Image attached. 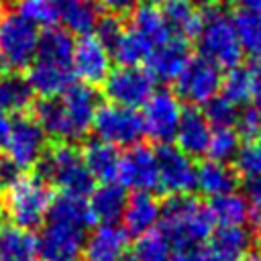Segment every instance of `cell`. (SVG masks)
I'll list each match as a JSON object with an SVG mask.
<instances>
[{"label":"cell","mask_w":261,"mask_h":261,"mask_svg":"<svg viewBox=\"0 0 261 261\" xmlns=\"http://www.w3.org/2000/svg\"><path fill=\"white\" fill-rule=\"evenodd\" d=\"M228 2H230V4H234L239 10L261 14V0H228Z\"/></svg>","instance_id":"46"},{"label":"cell","mask_w":261,"mask_h":261,"mask_svg":"<svg viewBox=\"0 0 261 261\" xmlns=\"http://www.w3.org/2000/svg\"><path fill=\"white\" fill-rule=\"evenodd\" d=\"M169 0H143V4H151V6H157V4H165Z\"/></svg>","instance_id":"51"},{"label":"cell","mask_w":261,"mask_h":261,"mask_svg":"<svg viewBox=\"0 0 261 261\" xmlns=\"http://www.w3.org/2000/svg\"><path fill=\"white\" fill-rule=\"evenodd\" d=\"M181 104L177 96L169 90H157L143 106V124L145 135L155 139L159 145H167L175 139L179 120H181Z\"/></svg>","instance_id":"11"},{"label":"cell","mask_w":261,"mask_h":261,"mask_svg":"<svg viewBox=\"0 0 261 261\" xmlns=\"http://www.w3.org/2000/svg\"><path fill=\"white\" fill-rule=\"evenodd\" d=\"M86 234L80 228L45 222L39 237V257L43 261H82Z\"/></svg>","instance_id":"15"},{"label":"cell","mask_w":261,"mask_h":261,"mask_svg":"<svg viewBox=\"0 0 261 261\" xmlns=\"http://www.w3.org/2000/svg\"><path fill=\"white\" fill-rule=\"evenodd\" d=\"M35 102V92L24 73H0V112L22 114Z\"/></svg>","instance_id":"29"},{"label":"cell","mask_w":261,"mask_h":261,"mask_svg":"<svg viewBox=\"0 0 261 261\" xmlns=\"http://www.w3.org/2000/svg\"><path fill=\"white\" fill-rule=\"evenodd\" d=\"M243 261H261V251H251Z\"/></svg>","instance_id":"50"},{"label":"cell","mask_w":261,"mask_h":261,"mask_svg":"<svg viewBox=\"0 0 261 261\" xmlns=\"http://www.w3.org/2000/svg\"><path fill=\"white\" fill-rule=\"evenodd\" d=\"M190 61V43L177 37H171L167 43L157 47L147 57V71L153 80L159 82H175V77L181 73L186 63Z\"/></svg>","instance_id":"20"},{"label":"cell","mask_w":261,"mask_h":261,"mask_svg":"<svg viewBox=\"0 0 261 261\" xmlns=\"http://www.w3.org/2000/svg\"><path fill=\"white\" fill-rule=\"evenodd\" d=\"M47 149V135L39 126V122L31 116V112L12 114V130L6 153L22 171L35 169L43 151Z\"/></svg>","instance_id":"10"},{"label":"cell","mask_w":261,"mask_h":261,"mask_svg":"<svg viewBox=\"0 0 261 261\" xmlns=\"http://www.w3.org/2000/svg\"><path fill=\"white\" fill-rule=\"evenodd\" d=\"M18 14L31 20L35 27H55L57 22V0H18Z\"/></svg>","instance_id":"37"},{"label":"cell","mask_w":261,"mask_h":261,"mask_svg":"<svg viewBox=\"0 0 261 261\" xmlns=\"http://www.w3.org/2000/svg\"><path fill=\"white\" fill-rule=\"evenodd\" d=\"M163 18L173 37L190 41L198 37L200 31V12L190 0H169L163 6Z\"/></svg>","instance_id":"30"},{"label":"cell","mask_w":261,"mask_h":261,"mask_svg":"<svg viewBox=\"0 0 261 261\" xmlns=\"http://www.w3.org/2000/svg\"><path fill=\"white\" fill-rule=\"evenodd\" d=\"M10 130H12V114H2L0 112V153H6L8 141H10Z\"/></svg>","instance_id":"45"},{"label":"cell","mask_w":261,"mask_h":261,"mask_svg":"<svg viewBox=\"0 0 261 261\" xmlns=\"http://www.w3.org/2000/svg\"><path fill=\"white\" fill-rule=\"evenodd\" d=\"M130 249V237L122 226L100 224L86 234L82 261H124Z\"/></svg>","instance_id":"16"},{"label":"cell","mask_w":261,"mask_h":261,"mask_svg":"<svg viewBox=\"0 0 261 261\" xmlns=\"http://www.w3.org/2000/svg\"><path fill=\"white\" fill-rule=\"evenodd\" d=\"M35 175L43 179L49 188L55 186L61 190V194L75 198H86L96 188L94 177L84 165L82 151L73 143L47 145L35 165Z\"/></svg>","instance_id":"2"},{"label":"cell","mask_w":261,"mask_h":261,"mask_svg":"<svg viewBox=\"0 0 261 261\" xmlns=\"http://www.w3.org/2000/svg\"><path fill=\"white\" fill-rule=\"evenodd\" d=\"M39 31L18 12L0 14V73H27L35 59Z\"/></svg>","instance_id":"5"},{"label":"cell","mask_w":261,"mask_h":261,"mask_svg":"<svg viewBox=\"0 0 261 261\" xmlns=\"http://www.w3.org/2000/svg\"><path fill=\"white\" fill-rule=\"evenodd\" d=\"M53 202L51 188L33 175H22L12 188L2 194V214L12 226L33 230L45 224L49 206Z\"/></svg>","instance_id":"4"},{"label":"cell","mask_w":261,"mask_h":261,"mask_svg":"<svg viewBox=\"0 0 261 261\" xmlns=\"http://www.w3.org/2000/svg\"><path fill=\"white\" fill-rule=\"evenodd\" d=\"M82 159L94 181L110 184L116 181L118 177V165H120V155L118 149L100 141V139H90L84 145Z\"/></svg>","instance_id":"25"},{"label":"cell","mask_w":261,"mask_h":261,"mask_svg":"<svg viewBox=\"0 0 261 261\" xmlns=\"http://www.w3.org/2000/svg\"><path fill=\"white\" fill-rule=\"evenodd\" d=\"M39 237L12 224H4L0 234V261H39Z\"/></svg>","instance_id":"28"},{"label":"cell","mask_w":261,"mask_h":261,"mask_svg":"<svg viewBox=\"0 0 261 261\" xmlns=\"http://www.w3.org/2000/svg\"><path fill=\"white\" fill-rule=\"evenodd\" d=\"M159 190L171 196H190L196 190L198 167L192 157L179 151L175 145H159L155 151Z\"/></svg>","instance_id":"9"},{"label":"cell","mask_w":261,"mask_h":261,"mask_svg":"<svg viewBox=\"0 0 261 261\" xmlns=\"http://www.w3.org/2000/svg\"><path fill=\"white\" fill-rule=\"evenodd\" d=\"M210 135H212V126L204 118L202 110H198L194 106H188L181 110V120H179L177 133H175L179 151H184L192 159L206 155Z\"/></svg>","instance_id":"22"},{"label":"cell","mask_w":261,"mask_h":261,"mask_svg":"<svg viewBox=\"0 0 261 261\" xmlns=\"http://www.w3.org/2000/svg\"><path fill=\"white\" fill-rule=\"evenodd\" d=\"M190 2H192L196 8H198V6H204V8H208V6H214V4H216V0H190Z\"/></svg>","instance_id":"49"},{"label":"cell","mask_w":261,"mask_h":261,"mask_svg":"<svg viewBox=\"0 0 261 261\" xmlns=\"http://www.w3.org/2000/svg\"><path fill=\"white\" fill-rule=\"evenodd\" d=\"M45 222L63 224V226H71V228H80V230L88 232L94 224V218H92L86 198L59 194V196H53V202L49 206Z\"/></svg>","instance_id":"27"},{"label":"cell","mask_w":261,"mask_h":261,"mask_svg":"<svg viewBox=\"0 0 261 261\" xmlns=\"http://www.w3.org/2000/svg\"><path fill=\"white\" fill-rule=\"evenodd\" d=\"M232 163H234V171L241 173L243 177L261 175V135L241 145Z\"/></svg>","instance_id":"38"},{"label":"cell","mask_w":261,"mask_h":261,"mask_svg":"<svg viewBox=\"0 0 261 261\" xmlns=\"http://www.w3.org/2000/svg\"><path fill=\"white\" fill-rule=\"evenodd\" d=\"M124 22H122V18L120 16H116V14H104V16H100V20H98V27H96V31H94V37L106 47V51L110 53L114 47H116V43L120 41V37H122V33H124Z\"/></svg>","instance_id":"39"},{"label":"cell","mask_w":261,"mask_h":261,"mask_svg":"<svg viewBox=\"0 0 261 261\" xmlns=\"http://www.w3.org/2000/svg\"><path fill=\"white\" fill-rule=\"evenodd\" d=\"M57 20L71 37H88L98 27L100 8L94 0H57Z\"/></svg>","instance_id":"24"},{"label":"cell","mask_w":261,"mask_h":261,"mask_svg":"<svg viewBox=\"0 0 261 261\" xmlns=\"http://www.w3.org/2000/svg\"><path fill=\"white\" fill-rule=\"evenodd\" d=\"M73 75L82 80V84L98 86L104 84L106 77L112 71V57L106 51V47L94 37H80L73 47Z\"/></svg>","instance_id":"13"},{"label":"cell","mask_w":261,"mask_h":261,"mask_svg":"<svg viewBox=\"0 0 261 261\" xmlns=\"http://www.w3.org/2000/svg\"><path fill=\"white\" fill-rule=\"evenodd\" d=\"M253 73H255V88H253V110L261 120V63H253Z\"/></svg>","instance_id":"44"},{"label":"cell","mask_w":261,"mask_h":261,"mask_svg":"<svg viewBox=\"0 0 261 261\" xmlns=\"http://www.w3.org/2000/svg\"><path fill=\"white\" fill-rule=\"evenodd\" d=\"M153 92H155V80L141 65L116 67L110 71V75L104 82V96L110 100V104L133 110L145 106L147 100L153 96Z\"/></svg>","instance_id":"8"},{"label":"cell","mask_w":261,"mask_h":261,"mask_svg":"<svg viewBox=\"0 0 261 261\" xmlns=\"http://www.w3.org/2000/svg\"><path fill=\"white\" fill-rule=\"evenodd\" d=\"M175 96L177 100L188 102L190 106L206 104L214 96H218V90L222 86V71L218 65L208 61L206 57H190L181 73L175 77Z\"/></svg>","instance_id":"7"},{"label":"cell","mask_w":261,"mask_h":261,"mask_svg":"<svg viewBox=\"0 0 261 261\" xmlns=\"http://www.w3.org/2000/svg\"><path fill=\"white\" fill-rule=\"evenodd\" d=\"M210 216L218 226H245L251 218V206L243 194H226L210 200Z\"/></svg>","instance_id":"31"},{"label":"cell","mask_w":261,"mask_h":261,"mask_svg":"<svg viewBox=\"0 0 261 261\" xmlns=\"http://www.w3.org/2000/svg\"><path fill=\"white\" fill-rule=\"evenodd\" d=\"M73 37L61 29V27H47L43 33H39L37 39V51L33 63H41L47 67L57 69H73Z\"/></svg>","instance_id":"19"},{"label":"cell","mask_w":261,"mask_h":261,"mask_svg":"<svg viewBox=\"0 0 261 261\" xmlns=\"http://www.w3.org/2000/svg\"><path fill=\"white\" fill-rule=\"evenodd\" d=\"M241 149V137L234 128H214L208 143V159L216 163H232Z\"/></svg>","instance_id":"34"},{"label":"cell","mask_w":261,"mask_h":261,"mask_svg":"<svg viewBox=\"0 0 261 261\" xmlns=\"http://www.w3.org/2000/svg\"><path fill=\"white\" fill-rule=\"evenodd\" d=\"M116 179L124 190H133V192L157 190L159 188V173H157L155 151L143 143L128 147L126 153L120 155Z\"/></svg>","instance_id":"12"},{"label":"cell","mask_w":261,"mask_h":261,"mask_svg":"<svg viewBox=\"0 0 261 261\" xmlns=\"http://www.w3.org/2000/svg\"><path fill=\"white\" fill-rule=\"evenodd\" d=\"M126 29L135 37H139L151 53L173 37L165 18H163V12L157 6H151V4L135 6L130 10V20H128Z\"/></svg>","instance_id":"21"},{"label":"cell","mask_w":261,"mask_h":261,"mask_svg":"<svg viewBox=\"0 0 261 261\" xmlns=\"http://www.w3.org/2000/svg\"><path fill=\"white\" fill-rule=\"evenodd\" d=\"M243 196L249 202L251 210H261V175L245 177V181H243Z\"/></svg>","instance_id":"42"},{"label":"cell","mask_w":261,"mask_h":261,"mask_svg":"<svg viewBox=\"0 0 261 261\" xmlns=\"http://www.w3.org/2000/svg\"><path fill=\"white\" fill-rule=\"evenodd\" d=\"M196 188L210 200L226 196L237 192L239 188V173L234 167L216 163V161H202L198 165V175H196Z\"/></svg>","instance_id":"26"},{"label":"cell","mask_w":261,"mask_h":261,"mask_svg":"<svg viewBox=\"0 0 261 261\" xmlns=\"http://www.w3.org/2000/svg\"><path fill=\"white\" fill-rule=\"evenodd\" d=\"M200 55L212 61L218 67L232 69L243 59V49L237 39L232 16L222 6H208L200 12V31H198Z\"/></svg>","instance_id":"3"},{"label":"cell","mask_w":261,"mask_h":261,"mask_svg":"<svg viewBox=\"0 0 261 261\" xmlns=\"http://www.w3.org/2000/svg\"><path fill=\"white\" fill-rule=\"evenodd\" d=\"M135 2H137V0H100V4H102L110 14H116V16H120V14L128 12V10H133V8H135Z\"/></svg>","instance_id":"43"},{"label":"cell","mask_w":261,"mask_h":261,"mask_svg":"<svg viewBox=\"0 0 261 261\" xmlns=\"http://www.w3.org/2000/svg\"><path fill=\"white\" fill-rule=\"evenodd\" d=\"M232 24L243 53H247L253 63H261V14L237 10Z\"/></svg>","instance_id":"32"},{"label":"cell","mask_w":261,"mask_h":261,"mask_svg":"<svg viewBox=\"0 0 261 261\" xmlns=\"http://www.w3.org/2000/svg\"><path fill=\"white\" fill-rule=\"evenodd\" d=\"M253 88H255V73L253 67H245V65H237L232 69H228V73L222 77V96L232 102L237 108L245 106L251 98H253Z\"/></svg>","instance_id":"33"},{"label":"cell","mask_w":261,"mask_h":261,"mask_svg":"<svg viewBox=\"0 0 261 261\" xmlns=\"http://www.w3.org/2000/svg\"><path fill=\"white\" fill-rule=\"evenodd\" d=\"M202 114L208 120V124L214 128H232L239 118V108L220 94L204 104Z\"/></svg>","instance_id":"36"},{"label":"cell","mask_w":261,"mask_h":261,"mask_svg":"<svg viewBox=\"0 0 261 261\" xmlns=\"http://www.w3.org/2000/svg\"><path fill=\"white\" fill-rule=\"evenodd\" d=\"M22 175H24V171L8 155L0 153V192H6L8 188H12Z\"/></svg>","instance_id":"41"},{"label":"cell","mask_w":261,"mask_h":261,"mask_svg":"<svg viewBox=\"0 0 261 261\" xmlns=\"http://www.w3.org/2000/svg\"><path fill=\"white\" fill-rule=\"evenodd\" d=\"M92 128L96 133V139L112 145V147H135L141 143L145 135L143 116L124 106L116 104H102L96 110Z\"/></svg>","instance_id":"6"},{"label":"cell","mask_w":261,"mask_h":261,"mask_svg":"<svg viewBox=\"0 0 261 261\" xmlns=\"http://www.w3.org/2000/svg\"><path fill=\"white\" fill-rule=\"evenodd\" d=\"M253 247V232L245 226H218L204 247L202 261H243Z\"/></svg>","instance_id":"17"},{"label":"cell","mask_w":261,"mask_h":261,"mask_svg":"<svg viewBox=\"0 0 261 261\" xmlns=\"http://www.w3.org/2000/svg\"><path fill=\"white\" fill-rule=\"evenodd\" d=\"M4 224H6V222H4V214L0 212V234H2V228H4Z\"/></svg>","instance_id":"52"},{"label":"cell","mask_w":261,"mask_h":261,"mask_svg":"<svg viewBox=\"0 0 261 261\" xmlns=\"http://www.w3.org/2000/svg\"><path fill=\"white\" fill-rule=\"evenodd\" d=\"M126 202H128L126 190L118 181H110V184H100L92 190L88 206H90L94 222L116 224L122 218Z\"/></svg>","instance_id":"23"},{"label":"cell","mask_w":261,"mask_h":261,"mask_svg":"<svg viewBox=\"0 0 261 261\" xmlns=\"http://www.w3.org/2000/svg\"><path fill=\"white\" fill-rule=\"evenodd\" d=\"M67 122H69V130H71V141L84 139L88 135V130L92 128L96 110L100 108L98 104V92L96 88L82 84V82H73L61 96H59Z\"/></svg>","instance_id":"14"},{"label":"cell","mask_w":261,"mask_h":261,"mask_svg":"<svg viewBox=\"0 0 261 261\" xmlns=\"http://www.w3.org/2000/svg\"><path fill=\"white\" fill-rule=\"evenodd\" d=\"M173 253L159 232L145 234L128 249L124 261H171Z\"/></svg>","instance_id":"35"},{"label":"cell","mask_w":261,"mask_h":261,"mask_svg":"<svg viewBox=\"0 0 261 261\" xmlns=\"http://www.w3.org/2000/svg\"><path fill=\"white\" fill-rule=\"evenodd\" d=\"M0 212H2V192H0Z\"/></svg>","instance_id":"53"},{"label":"cell","mask_w":261,"mask_h":261,"mask_svg":"<svg viewBox=\"0 0 261 261\" xmlns=\"http://www.w3.org/2000/svg\"><path fill=\"white\" fill-rule=\"evenodd\" d=\"M161 202L153 192H135L128 196L126 208L122 212V228L128 237L151 234L161 220Z\"/></svg>","instance_id":"18"},{"label":"cell","mask_w":261,"mask_h":261,"mask_svg":"<svg viewBox=\"0 0 261 261\" xmlns=\"http://www.w3.org/2000/svg\"><path fill=\"white\" fill-rule=\"evenodd\" d=\"M214 220L208 206L198 198L190 196H171L161 206V220L157 232L169 245L173 253L196 251L208 243L214 232Z\"/></svg>","instance_id":"1"},{"label":"cell","mask_w":261,"mask_h":261,"mask_svg":"<svg viewBox=\"0 0 261 261\" xmlns=\"http://www.w3.org/2000/svg\"><path fill=\"white\" fill-rule=\"evenodd\" d=\"M249 222L255 226V230L261 232V210H251V218H249Z\"/></svg>","instance_id":"48"},{"label":"cell","mask_w":261,"mask_h":261,"mask_svg":"<svg viewBox=\"0 0 261 261\" xmlns=\"http://www.w3.org/2000/svg\"><path fill=\"white\" fill-rule=\"evenodd\" d=\"M239 137H245L247 141L251 139H257L261 135V120L259 116L255 114L253 108H245L243 112H239V118H237V124H234Z\"/></svg>","instance_id":"40"},{"label":"cell","mask_w":261,"mask_h":261,"mask_svg":"<svg viewBox=\"0 0 261 261\" xmlns=\"http://www.w3.org/2000/svg\"><path fill=\"white\" fill-rule=\"evenodd\" d=\"M171 261H202V257H200V249H196V251H179V253H173Z\"/></svg>","instance_id":"47"}]
</instances>
